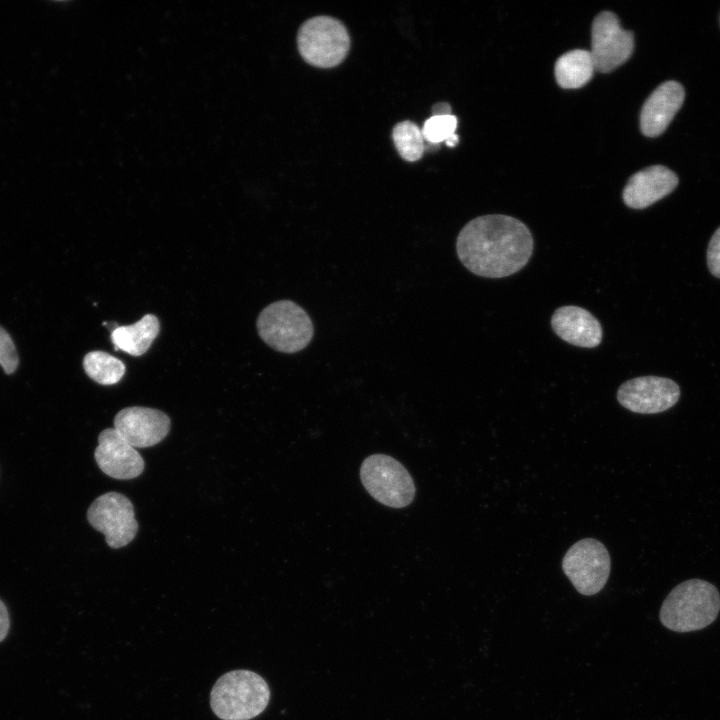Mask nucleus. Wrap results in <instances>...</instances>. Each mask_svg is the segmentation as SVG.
Masks as SVG:
<instances>
[{
  "mask_svg": "<svg viewBox=\"0 0 720 720\" xmlns=\"http://www.w3.org/2000/svg\"><path fill=\"white\" fill-rule=\"evenodd\" d=\"M457 124V117L452 114L432 115L425 121L422 134L429 143L439 144L455 134Z\"/></svg>",
  "mask_w": 720,
  "mask_h": 720,
  "instance_id": "aec40b11",
  "label": "nucleus"
},
{
  "mask_svg": "<svg viewBox=\"0 0 720 720\" xmlns=\"http://www.w3.org/2000/svg\"><path fill=\"white\" fill-rule=\"evenodd\" d=\"M610 555L596 539L585 538L573 544L562 560V569L576 590L586 596L598 593L610 574Z\"/></svg>",
  "mask_w": 720,
  "mask_h": 720,
  "instance_id": "0eeeda50",
  "label": "nucleus"
},
{
  "mask_svg": "<svg viewBox=\"0 0 720 720\" xmlns=\"http://www.w3.org/2000/svg\"><path fill=\"white\" fill-rule=\"evenodd\" d=\"M256 326L260 338L282 353L303 350L314 335L310 316L291 300H279L266 306L260 312Z\"/></svg>",
  "mask_w": 720,
  "mask_h": 720,
  "instance_id": "20e7f679",
  "label": "nucleus"
},
{
  "mask_svg": "<svg viewBox=\"0 0 720 720\" xmlns=\"http://www.w3.org/2000/svg\"><path fill=\"white\" fill-rule=\"evenodd\" d=\"M18 364L19 358L14 342L8 332L0 326V365L8 375L16 371Z\"/></svg>",
  "mask_w": 720,
  "mask_h": 720,
  "instance_id": "412c9836",
  "label": "nucleus"
},
{
  "mask_svg": "<svg viewBox=\"0 0 720 720\" xmlns=\"http://www.w3.org/2000/svg\"><path fill=\"white\" fill-rule=\"evenodd\" d=\"M707 265L710 273L720 278V227L712 235L707 248Z\"/></svg>",
  "mask_w": 720,
  "mask_h": 720,
  "instance_id": "4be33fe9",
  "label": "nucleus"
},
{
  "mask_svg": "<svg viewBox=\"0 0 720 720\" xmlns=\"http://www.w3.org/2000/svg\"><path fill=\"white\" fill-rule=\"evenodd\" d=\"M114 428L134 448H146L158 444L167 436L170 419L160 410L132 406L116 414Z\"/></svg>",
  "mask_w": 720,
  "mask_h": 720,
  "instance_id": "9b49d317",
  "label": "nucleus"
},
{
  "mask_svg": "<svg viewBox=\"0 0 720 720\" xmlns=\"http://www.w3.org/2000/svg\"><path fill=\"white\" fill-rule=\"evenodd\" d=\"M720 610L717 588L704 580L691 579L677 585L665 598L660 620L670 630L689 632L711 624Z\"/></svg>",
  "mask_w": 720,
  "mask_h": 720,
  "instance_id": "f03ea898",
  "label": "nucleus"
},
{
  "mask_svg": "<svg viewBox=\"0 0 720 720\" xmlns=\"http://www.w3.org/2000/svg\"><path fill=\"white\" fill-rule=\"evenodd\" d=\"M432 111L433 115H449L451 114V107L445 102L437 103L433 106Z\"/></svg>",
  "mask_w": 720,
  "mask_h": 720,
  "instance_id": "b1692460",
  "label": "nucleus"
},
{
  "mask_svg": "<svg viewBox=\"0 0 720 720\" xmlns=\"http://www.w3.org/2000/svg\"><path fill=\"white\" fill-rule=\"evenodd\" d=\"M678 184L677 175L654 165L632 175L623 190L624 203L634 209L646 208L670 194Z\"/></svg>",
  "mask_w": 720,
  "mask_h": 720,
  "instance_id": "4468645a",
  "label": "nucleus"
},
{
  "mask_svg": "<svg viewBox=\"0 0 720 720\" xmlns=\"http://www.w3.org/2000/svg\"><path fill=\"white\" fill-rule=\"evenodd\" d=\"M633 49V33L621 27L614 13L603 11L595 17L590 50L595 70L603 73L614 70L629 59Z\"/></svg>",
  "mask_w": 720,
  "mask_h": 720,
  "instance_id": "1a4fd4ad",
  "label": "nucleus"
},
{
  "mask_svg": "<svg viewBox=\"0 0 720 720\" xmlns=\"http://www.w3.org/2000/svg\"><path fill=\"white\" fill-rule=\"evenodd\" d=\"M392 139L400 156L407 161H416L424 153L422 130L413 122L405 120L397 123L392 131Z\"/></svg>",
  "mask_w": 720,
  "mask_h": 720,
  "instance_id": "6ab92c4d",
  "label": "nucleus"
},
{
  "mask_svg": "<svg viewBox=\"0 0 720 720\" xmlns=\"http://www.w3.org/2000/svg\"><path fill=\"white\" fill-rule=\"evenodd\" d=\"M683 86L673 80L660 84L645 101L640 113V128L648 137L662 134L682 107Z\"/></svg>",
  "mask_w": 720,
  "mask_h": 720,
  "instance_id": "ddd939ff",
  "label": "nucleus"
},
{
  "mask_svg": "<svg viewBox=\"0 0 720 720\" xmlns=\"http://www.w3.org/2000/svg\"><path fill=\"white\" fill-rule=\"evenodd\" d=\"M87 519L90 525L105 536L114 549L129 544L138 531L131 501L117 492H108L96 498L89 506Z\"/></svg>",
  "mask_w": 720,
  "mask_h": 720,
  "instance_id": "6e6552de",
  "label": "nucleus"
},
{
  "mask_svg": "<svg viewBox=\"0 0 720 720\" xmlns=\"http://www.w3.org/2000/svg\"><path fill=\"white\" fill-rule=\"evenodd\" d=\"M83 368L88 377L101 385L116 384L125 373L124 363L104 351L88 352L83 359Z\"/></svg>",
  "mask_w": 720,
  "mask_h": 720,
  "instance_id": "a211bd4d",
  "label": "nucleus"
},
{
  "mask_svg": "<svg viewBox=\"0 0 720 720\" xmlns=\"http://www.w3.org/2000/svg\"><path fill=\"white\" fill-rule=\"evenodd\" d=\"M10 626L9 614L5 604L0 600V642L6 637Z\"/></svg>",
  "mask_w": 720,
  "mask_h": 720,
  "instance_id": "5701e85b",
  "label": "nucleus"
},
{
  "mask_svg": "<svg viewBox=\"0 0 720 720\" xmlns=\"http://www.w3.org/2000/svg\"><path fill=\"white\" fill-rule=\"evenodd\" d=\"M445 142H446L447 146L454 147L458 143V136L454 134L449 139H447Z\"/></svg>",
  "mask_w": 720,
  "mask_h": 720,
  "instance_id": "393cba45",
  "label": "nucleus"
},
{
  "mask_svg": "<svg viewBox=\"0 0 720 720\" xmlns=\"http://www.w3.org/2000/svg\"><path fill=\"white\" fill-rule=\"evenodd\" d=\"M680 397L678 384L665 377L643 376L624 382L617 391L618 402L640 414H656L674 406Z\"/></svg>",
  "mask_w": 720,
  "mask_h": 720,
  "instance_id": "9d476101",
  "label": "nucleus"
},
{
  "mask_svg": "<svg viewBox=\"0 0 720 720\" xmlns=\"http://www.w3.org/2000/svg\"><path fill=\"white\" fill-rule=\"evenodd\" d=\"M297 45L307 63L319 68H331L345 59L350 48V37L339 20L316 16L300 27Z\"/></svg>",
  "mask_w": 720,
  "mask_h": 720,
  "instance_id": "423d86ee",
  "label": "nucleus"
},
{
  "mask_svg": "<svg viewBox=\"0 0 720 720\" xmlns=\"http://www.w3.org/2000/svg\"><path fill=\"white\" fill-rule=\"evenodd\" d=\"M533 245L532 234L523 222L491 214L479 216L461 229L456 251L461 263L473 274L502 278L528 263Z\"/></svg>",
  "mask_w": 720,
  "mask_h": 720,
  "instance_id": "f257e3e1",
  "label": "nucleus"
},
{
  "mask_svg": "<svg viewBox=\"0 0 720 720\" xmlns=\"http://www.w3.org/2000/svg\"><path fill=\"white\" fill-rule=\"evenodd\" d=\"M160 324L153 314L144 315L132 325L117 326L111 332V341L115 349L132 356L143 355L158 335Z\"/></svg>",
  "mask_w": 720,
  "mask_h": 720,
  "instance_id": "dca6fc26",
  "label": "nucleus"
},
{
  "mask_svg": "<svg viewBox=\"0 0 720 720\" xmlns=\"http://www.w3.org/2000/svg\"><path fill=\"white\" fill-rule=\"evenodd\" d=\"M554 70L556 81L561 87L574 89L589 82L595 67L590 51L576 49L561 55Z\"/></svg>",
  "mask_w": 720,
  "mask_h": 720,
  "instance_id": "f3484780",
  "label": "nucleus"
},
{
  "mask_svg": "<svg viewBox=\"0 0 720 720\" xmlns=\"http://www.w3.org/2000/svg\"><path fill=\"white\" fill-rule=\"evenodd\" d=\"M360 479L367 492L378 502L392 508H403L414 500L416 488L407 469L385 454L364 459Z\"/></svg>",
  "mask_w": 720,
  "mask_h": 720,
  "instance_id": "39448f33",
  "label": "nucleus"
},
{
  "mask_svg": "<svg viewBox=\"0 0 720 720\" xmlns=\"http://www.w3.org/2000/svg\"><path fill=\"white\" fill-rule=\"evenodd\" d=\"M270 700L268 684L259 674L234 670L222 675L210 694L214 714L222 720H250L261 714Z\"/></svg>",
  "mask_w": 720,
  "mask_h": 720,
  "instance_id": "7ed1b4c3",
  "label": "nucleus"
},
{
  "mask_svg": "<svg viewBox=\"0 0 720 720\" xmlns=\"http://www.w3.org/2000/svg\"><path fill=\"white\" fill-rule=\"evenodd\" d=\"M95 460L106 475L115 479L135 478L144 469L141 455L114 427L99 434Z\"/></svg>",
  "mask_w": 720,
  "mask_h": 720,
  "instance_id": "f8f14e48",
  "label": "nucleus"
},
{
  "mask_svg": "<svg viewBox=\"0 0 720 720\" xmlns=\"http://www.w3.org/2000/svg\"><path fill=\"white\" fill-rule=\"evenodd\" d=\"M551 326L562 340L575 346L593 348L602 340V327L598 319L578 306L568 305L556 309Z\"/></svg>",
  "mask_w": 720,
  "mask_h": 720,
  "instance_id": "2eb2a0df",
  "label": "nucleus"
}]
</instances>
